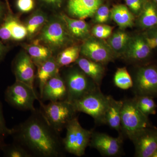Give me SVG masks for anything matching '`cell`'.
Wrapping results in <instances>:
<instances>
[{"label": "cell", "instance_id": "obj_23", "mask_svg": "<svg viewBox=\"0 0 157 157\" xmlns=\"http://www.w3.org/2000/svg\"><path fill=\"white\" fill-rule=\"evenodd\" d=\"M29 55L37 67L52 57L49 48L39 43H34L27 47Z\"/></svg>", "mask_w": 157, "mask_h": 157}, {"label": "cell", "instance_id": "obj_41", "mask_svg": "<svg viewBox=\"0 0 157 157\" xmlns=\"http://www.w3.org/2000/svg\"><path fill=\"white\" fill-rule=\"evenodd\" d=\"M152 157H157V149L155 151V152L154 153L152 156Z\"/></svg>", "mask_w": 157, "mask_h": 157}, {"label": "cell", "instance_id": "obj_35", "mask_svg": "<svg viewBox=\"0 0 157 157\" xmlns=\"http://www.w3.org/2000/svg\"><path fill=\"white\" fill-rule=\"evenodd\" d=\"M17 8L22 12H29L34 9L35 3L34 0H17Z\"/></svg>", "mask_w": 157, "mask_h": 157}, {"label": "cell", "instance_id": "obj_24", "mask_svg": "<svg viewBox=\"0 0 157 157\" xmlns=\"http://www.w3.org/2000/svg\"><path fill=\"white\" fill-rule=\"evenodd\" d=\"M140 25L144 28L151 29L157 25V8L153 3H147L140 17Z\"/></svg>", "mask_w": 157, "mask_h": 157}, {"label": "cell", "instance_id": "obj_34", "mask_svg": "<svg viewBox=\"0 0 157 157\" xmlns=\"http://www.w3.org/2000/svg\"><path fill=\"white\" fill-rule=\"evenodd\" d=\"M12 129L9 128L6 126V121L3 115L2 107L0 101V137H5L11 135Z\"/></svg>", "mask_w": 157, "mask_h": 157}, {"label": "cell", "instance_id": "obj_17", "mask_svg": "<svg viewBox=\"0 0 157 157\" xmlns=\"http://www.w3.org/2000/svg\"><path fill=\"white\" fill-rule=\"evenodd\" d=\"M76 63L78 67L100 87L105 72L103 64L86 58H78Z\"/></svg>", "mask_w": 157, "mask_h": 157}, {"label": "cell", "instance_id": "obj_2", "mask_svg": "<svg viewBox=\"0 0 157 157\" xmlns=\"http://www.w3.org/2000/svg\"><path fill=\"white\" fill-rule=\"evenodd\" d=\"M148 117L137 107L135 98L123 100L121 113V136L132 140L146 127L151 125Z\"/></svg>", "mask_w": 157, "mask_h": 157}, {"label": "cell", "instance_id": "obj_42", "mask_svg": "<svg viewBox=\"0 0 157 157\" xmlns=\"http://www.w3.org/2000/svg\"><path fill=\"white\" fill-rule=\"evenodd\" d=\"M154 1L156 2L157 3V0H154Z\"/></svg>", "mask_w": 157, "mask_h": 157}, {"label": "cell", "instance_id": "obj_4", "mask_svg": "<svg viewBox=\"0 0 157 157\" xmlns=\"http://www.w3.org/2000/svg\"><path fill=\"white\" fill-rule=\"evenodd\" d=\"M72 104L78 113H84L90 115L97 124H104L109 106V96L104 95L101 89L87 94Z\"/></svg>", "mask_w": 157, "mask_h": 157}, {"label": "cell", "instance_id": "obj_38", "mask_svg": "<svg viewBox=\"0 0 157 157\" xmlns=\"http://www.w3.org/2000/svg\"><path fill=\"white\" fill-rule=\"evenodd\" d=\"M7 48L0 41V61L2 59L7 51Z\"/></svg>", "mask_w": 157, "mask_h": 157}, {"label": "cell", "instance_id": "obj_26", "mask_svg": "<svg viewBox=\"0 0 157 157\" xmlns=\"http://www.w3.org/2000/svg\"><path fill=\"white\" fill-rule=\"evenodd\" d=\"M137 107L146 116L155 115L156 113L157 105L154 98L148 96H135Z\"/></svg>", "mask_w": 157, "mask_h": 157}, {"label": "cell", "instance_id": "obj_16", "mask_svg": "<svg viewBox=\"0 0 157 157\" xmlns=\"http://www.w3.org/2000/svg\"><path fill=\"white\" fill-rule=\"evenodd\" d=\"M128 47L126 54L127 58L134 61L142 62L147 59L151 53L144 36H139L129 42Z\"/></svg>", "mask_w": 157, "mask_h": 157}, {"label": "cell", "instance_id": "obj_39", "mask_svg": "<svg viewBox=\"0 0 157 157\" xmlns=\"http://www.w3.org/2000/svg\"><path fill=\"white\" fill-rule=\"evenodd\" d=\"M43 2L50 5L55 6H60L62 0H42Z\"/></svg>", "mask_w": 157, "mask_h": 157}, {"label": "cell", "instance_id": "obj_31", "mask_svg": "<svg viewBox=\"0 0 157 157\" xmlns=\"http://www.w3.org/2000/svg\"><path fill=\"white\" fill-rule=\"evenodd\" d=\"M113 28L105 25H98L92 29V33L96 38L100 39H106L112 33Z\"/></svg>", "mask_w": 157, "mask_h": 157}, {"label": "cell", "instance_id": "obj_7", "mask_svg": "<svg viewBox=\"0 0 157 157\" xmlns=\"http://www.w3.org/2000/svg\"><path fill=\"white\" fill-rule=\"evenodd\" d=\"M5 98L6 102L15 109L32 112L36 109L34 107L35 101L40 100L35 89L17 81L6 89Z\"/></svg>", "mask_w": 157, "mask_h": 157}, {"label": "cell", "instance_id": "obj_8", "mask_svg": "<svg viewBox=\"0 0 157 157\" xmlns=\"http://www.w3.org/2000/svg\"><path fill=\"white\" fill-rule=\"evenodd\" d=\"M135 96L157 97V67L154 65L140 66L135 73L133 81Z\"/></svg>", "mask_w": 157, "mask_h": 157}, {"label": "cell", "instance_id": "obj_12", "mask_svg": "<svg viewBox=\"0 0 157 157\" xmlns=\"http://www.w3.org/2000/svg\"><path fill=\"white\" fill-rule=\"evenodd\" d=\"M35 65L29 54L23 52L18 55L12 65L16 81L25 83L35 89Z\"/></svg>", "mask_w": 157, "mask_h": 157}, {"label": "cell", "instance_id": "obj_9", "mask_svg": "<svg viewBox=\"0 0 157 157\" xmlns=\"http://www.w3.org/2000/svg\"><path fill=\"white\" fill-rule=\"evenodd\" d=\"M124 138L120 135L114 137L105 133L93 131L89 146L97 150L104 156H117L122 151Z\"/></svg>", "mask_w": 157, "mask_h": 157}, {"label": "cell", "instance_id": "obj_1", "mask_svg": "<svg viewBox=\"0 0 157 157\" xmlns=\"http://www.w3.org/2000/svg\"><path fill=\"white\" fill-rule=\"evenodd\" d=\"M32 113L28 119L11 128L14 142L32 157L63 156L65 151L59 133L51 126L40 109Z\"/></svg>", "mask_w": 157, "mask_h": 157}, {"label": "cell", "instance_id": "obj_13", "mask_svg": "<svg viewBox=\"0 0 157 157\" xmlns=\"http://www.w3.org/2000/svg\"><path fill=\"white\" fill-rule=\"evenodd\" d=\"M40 38L51 47L59 48L64 45L67 36L63 23L58 21H54L43 28Z\"/></svg>", "mask_w": 157, "mask_h": 157}, {"label": "cell", "instance_id": "obj_37", "mask_svg": "<svg viewBox=\"0 0 157 157\" xmlns=\"http://www.w3.org/2000/svg\"><path fill=\"white\" fill-rule=\"evenodd\" d=\"M6 17V9L3 3L0 1V25Z\"/></svg>", "mask_w": 157, "mask_h": 157}, {"label": "cell", "instance_id": "obj_20", "mask_svg": "<svg viewBox=\"0 0 157 157\" xmlns=\"http://www.w3.org/2000/svg\"><path fill=\"white\" fill-rule=\"evenodd\" d=\"M61 18L72 35L78 38H83L89 33V27L83 20L74 19L62 14Z\"/></svg>", "mask_w": 157, "mask_h": 157}, {"label": "cell", "instance_id": "obj_14", "mask_svg": "<svg viewBox=\"0 0 157 157\" xmlns=\"http://www.w3.org/2000/svg\"><path fill=\"white\" fill-rule=\"evenodd\" d=\"M67 91L63 78L59 74L54 76L45 83L40 100L49 102L67 100Z\"/></svg>", "mask_w": 157, "mask_h": 157}, {"label": "cell", "instance_id": "obj_19", "mask_svg": "<svg viewBox=\"0 0 157 157\" xmlns=\"http://www.w3.org/2000/svg\"><path fill=\"white\" fill-rule=\"evenodd\" d=\"M59 68L56 59L52 56L38 67L36 76L39 82L40 97L46 82L59 74Z\"/></svg>", "mask_w": 157, "mask_h": 157}, {"label": "cell", "instance_id": "obj_25", "mask_svg": "<svg viewBox=\"0 0 157 157\" xmlns=\"http://www.w3.org/2000/svg\"><path fill=\"white\" fill-rule=\"evenodd\" d=\"M80 48L77 45H73L66 48L59 54L56 59L59 67L69 66L79 58Z\"/></svg>", "mask_w": 157, "mask_h": 157}, {"label": "cell", "instance_id": "obj_36", "mask_svg": "<svg viewBox=\"0 0 157 157\" xmlns=\"http://www.w3.org/2000/svg\"><path fill=\"white\" fill-rule=\"evenodd\" d=\"M127 6L135 12H138L142 8L141 0H125Z\"/></svg>", "mask_w": 157, "mask_h": 157}, {"label": "cell", "instance_id": "obj_27", "mask_svg": "<svg viewBox=\"0 0 157 157\" xmlns=\"http://www.w3.org/2000/svg\"><path fill=\"white\" fill-rule=\"evenodd\" d=\"M113 82L115 86L121 90L133 87V79L125 67L118 68L114 74Z\"/></svg>", "mask_w": 157, "mask_h": 157}, {"label": "cell", "instance_id": "obj_40", "mask_svg": "<svg viewBox=\"0 0 157 157\" xmlns=\"http://www.w3.org/2000/svg\"><path fill=\"white\" fill-rule=\"evenodd\" d=\"M5 141H4V138L3 137H0V155L1 153V148H2V146L3 144L5 143Z\"/></svg>", "mask_w": 157, "mask_h": 157}, {"label": "cell", "instance_id": "obj_30", "mask_svg": "<svg viewBox=\"0 0 157 157\" xmlns=\"http://www.w3.org/2000/svg\"><path fill=\"white\" fill-rule=\"evenodd\" d=\"M46 21L45 14L41 12H38L33 14L27 23L26 27L28 35H34L43 25Z\"/></svg>", "mask_w": 157, "mask_h": 157}, {"label": "cell", "instance_id": "obj_5", "mask_svg": "<svg viewBox=\"0 0 157 157\" xmlns=\"http://www.w3.org/2000/svg\"><path fill=\"white\" fill-rule=\"evenodd\" d=\"M66 137L63 139L65 151L77 157L84 155L86 149L89 145L93 131L84 129L74 118L67 125Z\"/></svg>", "mask_w": 157, "mask_h": 157}, {"label": "cell", "instance_id": "obj_32", "mask_svg": "<svg viewBox=\"0 0 157 157\" xmlns=\"http://www.w3.org/2000/svg\"><path fill=\"white\" fill-rule=\"evenodd\" d=\"M95 20L98 23L106 22L109 18V10L107 6H101L95 14Z\"/></svg>", "mask_w": 157, "mask_h": 157}, {"label": "cell", "instance_id": "obj_28", "mask_svg": "<svg viewBox=\"0 0 157 157\" xmlns=\"http://www.w3.org/2000/svg\"><path fill=\"white\" fill-rule=\"evenodd\" d=\"M3 155L6 157H32V155L23 147L16 142L4 143L1 148Z\"/></svg>", "mask_w": 157, "mask_h": 157}, {"label": "cell", "instance_id": "obj_22", "mask_svg": "<svg viewBox=\"0 0 157 157\" xmlns=\"http://www.w3.org/2000/svg\"><path fill=\"white\" fill-rule=\"evenodd\" d=\"M4 21L7 24L11 35V40L21 41L28 35L26 27L19 22L11 14L5 17Z\"/></svg>", "mask_w": 157, "mask_h": 157}, {"label": "cell", "instance_id": "obj_3", "mask_svg": "<svg viewBox=\"0 0 157 157\" xmlns=\"http://www.w3.org/2000/svg\"><path fill=\"white\" fill-rule=\"evenodd\" d=\"M39 102L40 111L46 121L59 134L70 121L77 117L78 112L73 104L67 100L49 102L48 104H43L41 100Z\"/></svg>", "mask_w": 157, "mask_h": 157}, {"label": "cell", "instance_id": "obj_15", "mask_svg": "<svg viewBox=\"0 0 157 157\" xmlns=\"http://www.w3.org/2000/svg\"><path fill=\"white\" fill-rule=\"evenodd\" d=\"M102 2V0H69L68 11L73 17L83 20L92 17Z\"/></svg>", "mask_w": 157, "mask_h": 157}, {"label": "cell", "instance_id": "obj_11", "mask_svg": "<svg viewBox=\"0 0 157 157\" xmlns=\"http://www.w3.org/2000/svg\"><path fill=\"white\" fill-rule=\"evenodd\" d=\"M80 50L82 54L86 58L102 64L111 61L114 58L112 51L106 44L94 38L86 41Z\"/></svg>", "mask_w": 157, "mask_h": 157}, {"label": "cell", "instance_id": "obj_6", "mask_svg": "<svg viewBox=\"0 0 157 157\" xmlns=\"http://www.w3.org/2000/svg\"><path fill=\"white\" fill-rule=\"evenodd\" d=\"M63 79L67 91V101L70 103H73L87 94L101 89L79 68L68 70Z\"/></svg>", "mask_w": 157, "mask_h": 157}, {"label": "cell", "instance_id": "obj_29", "mask_svg": "<svg viewBox=\"0 0 157 157\" xmlns=\"http://www.w3.org/2000/svg\"><path fill=\"white\" fill-rule=\"evenodd\" d=\"M128 35L122 31H118L113 34L109 40V46L116 52L121 51L128 45L129 42Z\"/></svg>", "mask_w": 157, "mask_h": 157}, {"label": "cell", "instance_id": "obj_10", "mask_svg": "<svg viewBox=\"0 0 157 157\" xmlns=\"http://www.w3.org/2000/svg\"><path fill=\"white\" fill-rule=\"evenodd\" d=\"M131 140L135 146V157H152L157 149V127H146Z\"/></svg>", "mask_w": 157, "mask_h": 157}, {"label": "cell", "instance_id": "obj_18", "mask_svg": "<svg viewBox=\"0 0 157 157\" xmlns=\"http://www.w3.org/2000/svg\"><path fill=\"white\" fill-rule=\"evenodd\" d=\"M123 101H117L109 96V104L105 117L104 124L117 131L121 136V113Z\"/></svg>", "mask_w": 157, "mask_h": 157}, {"label": "cell", "instance_id": "obj_33", "mask_svg": "<svg viewBox=\"0 0 157 157\" xmlns=\"http://www.w3.org/2000/svg\"><path fill=\"white\" fill-rule=\"evenodd\" d=\"M147 42L151 49L157 48V25L150 29L144 36Z\"/></svg>", "mask_w": 157, "mask_h": 157}, {"label": "cell", "instance_id": "obj_21", "mask_svg": "<svg viewBox=\"0 0 157 157\" xmlns=\"http://www.w3.org/2000/svg\"><path fill=\"white\" fill-rule=\"evenodd\" d=\"M110 14L113 20L121 27H128L133 25L134 17L125 6H114L111 10Z\"/></svg>", "mask_w": 157, "mask_h": 157}]
</instances>
